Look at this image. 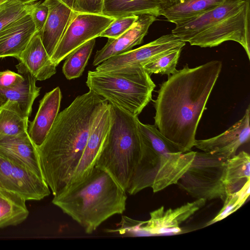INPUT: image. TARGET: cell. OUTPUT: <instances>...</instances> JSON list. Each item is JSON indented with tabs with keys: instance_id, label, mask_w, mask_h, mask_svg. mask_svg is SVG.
I'll return each instance as SVG.
<instances>
[{
	"instance_id": "6da1fadb",
	"label": "cell",
	"mask_w": 250,
	"mask_h": 250,
	"mask_svg": "<svg viewBox=\"0 0 250 250\" xmlns=\"http://www.w3.org/2000/svg\"><path fill=\"white\" fill-rule=\"evenodd\" d=\"M222 68L211 61L190 68L186 64L168 76L154 101L155 125L173 148L181 152L194 146L197 128Z\"/></svg>"
},
{
	"instance_id": "7a4b0ae2",
	"label": "cell",
	"mask_w": 250,
	"mask_h": 250,
	"mask_svg": "<svg viewBox=\"0 0 250 250\" xmlns=\"http://www.w3.org/2000/svg\"><path fill=\"white\" fill-rule=\"evenodd\" d=\"M108 103L91 90L77 96L58 113L44 141L37 147L42 176L54 196L68 185L94 121Z\"/></svg>"
},
{
	"instance_id": "3957f363",
	"label": "cell",
	"mask_w": 250,
	"mask_h": 250,
	"mask_svg": "<svg viewBox=\"0 0 250 250\" xmlns=\"http://www.w3.org/2000/svg\"><path fill=\"white\" fill-rule=\"evenodd\" d=\"M126 193L107 172L95 167L83 180L54 196L52 202L89 234L111 216L125 211Z\"/></svg>"
},
{
	"instance_id": "277c9868",
	"label": "cell",
	"mask_w": 250,
	"mask_h": 250,
	"mask_svg": "<svg viewBox=\"0 0 250 250\" xmlns=\"http://www.w3.org/2000/svg\"><path fill=\"white\" fill-rule=\"evenodd\" d=\"M109 105L111 125L95 167L107 172L126 191L143 157L144 144L138 116Z\"/></svg>"
},
{
	"instance_id": "5b68a950",
	"label": "cell",
	"mask_w": 250,
	"mask_h": 250,
	"mask_svg": "<svg viewBox=\"0 0 250 250\" xmlns=\"http://www.w3.org/2000/svg\"><path fill=\"white\" fill-rule=\"evenodd\" d=\"M86 84L109 104L135 116L152 100L156 86L142 65L107 72L89 71Z\"/></svg>"
},
{
	"instance_id": "8992f818",
	"label": "cell",
	"mask_w": 250,
	"mask_h": 250,
	"mask_svg": "<svg viewBox=\"0 0 250 250\" xmlns=\"http://www.w3.org/2000/svg\"><path fill=\"white\" fill-rule=\"evenodd\" d=\"M228 159L209 152H195L194 159L177 185L191 197L206 201L227 196L224 177Z\"/></svg>"
},
{
	"instance_id": "52a82bcc",
	"label": "cell",
	"mask_w": 250,
	"mask_h": 250,
	"mask_svg": "<svg viewBox=\"0 0 250 250\" xmlns=\"http://www.w3.org/2000/svg\"><path fill=\"white\" fill-rule=\"evenodd\" d=\"M138 125L142 138L150 145L158 158V171L151 187L153 192L177 184L190 166L196 151H177L155 125L139 121Z\"/></svg>"
},
{
	"instance_id": "ba28073f",
	"label": "cell",
	"mask_w": 250,
	"mask_h": 250,
	"mask_svg": "<svg viewBox=\"0 0 250 250\" xmlns=\"http://www.w3.org/2000/svg\"><path fill=\"white\" fill-rule=\"evenodd\" d=\"M250 0H246L238 12L217 22L188 42L191 45L212 47L226 41H235L243 47L250 60Z\"/></svg>"
},
{
	"instance_id": "9c48e42d",
	"label": "cell",
	"mask_w": 250,
	"mask_h": 250,
	"mask_svg": "<svg viewBox=\"0 0 250 250\" xmlns=\"http://www.w3.org/2000/svg\"><path fill=\"white\" fill-rule=\"evenodd\" d=\"M115 18L100 14L75 13L51 57L57 65L73 51L100 36Z\"/></svg>"
},
{
	"instance_id": "30bf717a",
	"label": "cell",
	"mask_w": 250,
	"mask_h": 250,
	"mask_svg": "<svg viewBox=\"0 0 250 250\" xmlns=\"http://www.w3.org/2000/svg\"><path fill=\"white\" fill-rule=\"evenodd\" d=\"M0 190L19 195L26 201H39L50 194L42 177L0 154Z\"/></svg>"
},
{
	"instance_id": "8fae6325",
	"label": "cell",
	"mask_w": 250,
	"mask_h": 250,
	"mask_svg": "<svg viewBox=\"0 0 250 250\" xmlns=\"http://www.w3.org/2000/svg\"><path fill=\"white\" fill-rule=\"evenodd\" d=\"M186 42L172 33L163 35L135 49L111 57L98 65L95 70L107 72L132 66H143L159 57L177 49Z\"/></svg>"
},
{
	"instance_id": "7c38bea8",
	"label": "cell",
	"mask_w": 250,
	"mask_h": 250,
	"mask_svg": "<svg viewBox=\"0 0 250 250\" xmlns=\"http://www.w3.org/2000/svg\"><path fill=\"white\" fill-rule=\"evenodd\" d=\"M111 125V114L110 105L108 103L96 118L79 163L63 191L83 180L95 167L106 140Z\"/></svg>"
},
{
	"instance_id": "4fadbf2b",
	"label": "cell",
	"mask_w": 250,
	"mask_h": 250,
	"mask_svg": "<svg viewBox=\"0 0 250 250\" xmlns=\"http://www.w3.org/2000/svg\"><path fill=\"white\" fill-rule=\"evenodd\" d=\"M206 200L196 199L175 208L161 207L150 212V218L141 221L138 234L174 235L182 232L180 225L202 208Z\"/></svg>"
},
{
	"instance_id": "5bb4252c",
	"label": "cell",
	"mask_w": 250,
	"mask_h": 250,
	"mask_svg": "<svg viewBox=\"0 0 250 250\" xmlns=\"http://www.w3.org/2000/svg\"><path fill=\"white\" fill-rule=\"evenodd\" d=\"M250 107L249 105L243 117L223 133L213 137L196 140L194 146L203 152L216 153L230 159L238 148L250 141Z\"/></svg>"
},
{
	"instance_id": "9a60e30c",
	"label": "cell",
	"mask_w": 250,
	"mask_h": 250,
	"mask_svg": "<svg viewBox=\"0 0 250 250\" xmlns=\"http://www.w3.org/2000/svg\"><path fill=\"white\" fill-rule=\"evenodd\" d=\"M48 16L39 32L42 43L50 58L74 14L75 0H43Z\"/></svg>"
},
{
	"instance_id": "2e32d148",
	"label": "cell",
	"mask_w": 250,
	"mask_h": 250,
	"mask_svg": "<svg viewBox=\"0 0 250 250\" xmlns=\"http://www.w3.org/2000/svg\"><path fill=\"white\" fill-rule=\"evenodd\" d=\"M246 0H225L219 5L186 21L176 24L171 33L185 42L221 20L236 13Z\"/></svg>"
},
{
	"instance_id": "e0dca14e",
	"label": "cell",
	"mask_w": 250,
	"mask_h": 250,
	"mask_svg": "<svg viewBox=\"0 0 250 250\" xmlns=\"http://www.w3.org/2000/svg\"><path fill=\"white\" fill-rule=\"evenodd\" d=\"M156 17L150 15H142L133 25L116 39H108L105 45L98 50L94 56L93 65L98 66L108 59L124 53L135 45L142 43L150 26Z\"/></svg>"
},
{
	"instance_id": "ac0fdd59",
	"label": "cell",
	"mask_w": 250,
	"mask_h": 250,
	"mask_svg": "<svg viewBox=\"0 0 250 250\" xmlns=\"http://www.w3.org/2000/svg\"><path fill=\"white\" fill-rule=\"evenodd\" d=\"M37 32L30 14L13 21L0 30V58L17 59Z\"/></svg>"
},
{
	"instance_id": "d6986e66",
	"label": "cell",
	"mask_w": 250,
	"mask_h": 250,
	"mask_svg": "<svg viewBox=\"0 0 250 250\" xmlns=\"http://www.w3.org/2000/svg\"><path fill=\"white\" fill-rule=\"evenodd\" d=\"M62 97L59 87L46 93L40 101L34 120L29 121L28 134L37 147L44 141L59 113Z\"/></svg>"
},
{
	"instance_id": "ffe728a7",
	"label": "cell",
	"mask_w": 250,
	"mask_h": 250,
	"mask_svg": "<svg viewBox=\"0 0 250 250\" xmlns=\"http://www.w3.org/2000/svg\"><path fill=\"white\" fill-rule=\"evenodd\" d=\"M17 59L19 62L17 66L27 70L36 81L48 79L56 72L57 65L51 60L38 31Z\"/></svg>"
},
{
	"instance_id": "44dd1931",
	"label": "cell",
	"mask_w": 250,
	"mask_h": 250,
	"mask_svg": "<svg viewBox=\"0 0 250 250\" xmlns=\"http://www.w3.org/2000/svg\"><path fill=\"white\" fill-rule=\"evenodd\" d=\"M0 154L43 177L37 146L27 131L0 141Z\"/></svg>"
},
{
	"instance_id": "7402d4cb",
	"label": "cell",
	"mask_w": 250,
	"mask_h": 250,
	"mask_svg": "<svg viewBox=\"0 0 250 250\" xmlns=\"http://www.w3.org/2000/svg\"><path fill=\"white\" fill-rule=\"evenodd\" d=\"M16 67L19 73L24 77V81L17 87L0 89V107L9 100L17 102L25 115L29 117L41 87L36 85L37 81L29 71L20 66L16 65Z\"/></svg>"
},
{
	"instance_id": "603a6c76",
	"label": "cell",
	"mask_w": 250,
	"mask_h": 250,
	"mask_svg": "<svg viewBox=\"0 0 250 250\" xmlns=\"http://www.w3.org/2000/svg\"><path fill=\"white\" fill-rule=\"evenodd\" d=\"M162 9L160 0H104L102 15L114 18L142 15L157 18Z\"/></svg>"
},
{
	"instance_id": "cb8c5ba5",
	"label": "cell",
	"mask_w": 250,
	"mask_h": 250,
	"mask_svg": "<svg viewBox=\"0 0 250 250\" xmlns=\"http://www.w3.org/2000/svg\"><path fill=\"white\" fill-rule=\"evenodd\" d=\"M28 118L18 102L7 101L0 107V141L27 131Z\"/></svg>"
},
{
	"instance_id": "d4e9b609",
	"label": "cell",
	"mask_w": 250,
	"mask_h": 250,
	"mask_svg": "<svg viewBox=\"0 0 250 250\" xmlns=\"http://www.w3.org/2000/svg\"><path fill=\"white\" fill-rule=\"evenodd\" d=\"M26 200L14 192L0 190V229L17 226L27 218Z\"/></svg>"
},
{
	"instance_id": "484cf974",
	"label": "cell",
	"mask_w": 250,
	"mask_h": 250,
	"mask_svg": "<svg viewBox=\"0 0 250 250\" xmlns=\"http://www.w3.org/2000/svg\"><path fill=\"white\" fill-rule=\"evenodd\" d=\"M225 0H181L177 3L163 9L161 15L175 24L209 10Z\"/></svg>"
},
{
	"instance_id": "4316f807",
	"label": "cell",
	"mask_w": 250,
	"mask_h": 250,
	"mask_svg": "<svg viewBox=\"0 0 250 250\" xmlns=\"http://www.w3.org/2000/svg\"><path fill=\"white\" fill-rule=\"evenodd\" d=\"M249 180L250 156L242 151L228 160L224 181L227 195L237 192Z\"/></svg>"
},
{
	"instance_id": "83f0119b",
	"label": "cell",
	"mask_w": 250,
	"mask_h": 250,
	"mask_svg": "<svg viewBox=\"0 0 250 250\" xmlns=\"http://www.w3.org/2000/svg\"><path fill=\"white\" fill-rule=\"evenodd\" d=\"M96 42L90 40L70 53L62 66V72L68 80L81 76L87 65Z\"/></svg>"
},
{
	"instance_id": "f1b7e54d",
	"label": "cell",
	"mask_w": 250,
	"mask_h": 250,
	"mask_svg": "<svg viewBox=\"0 0 250 250\" xmlns=\"http://www.w3.org/2000/svg\"><path fill=\"white\" fill-rule=\"evenodd\" d=\"M43 0H11L0 6V30L13 21L31 14L38 3Z\"/></svg>"
},
{
	"instance_id": "f546056e",
	"label": "cell",
	"mask_w": 250,
	"mask_h": 250,
	"mask_svg": "<svg viewBox=\"0 0 250 250\" xmlns=\"http://www.w3.org/2000/svg\"><path fill=\"white\" fill-rule=\"evenodd\" d=\"M250 180L237 192L227 194L222 209L214 218L206 224L205 227L224 219L241 207L250 196Z\"/></svg>"
},
{
	"instance_id": "4dcf8cb0",
	"label": "cell",
	"mask_w": 250,
	"mask_h": 250,
	"mask_svg": "<svg viewBox=\"0 0 250 250\" xmlns=\"http://www.w3.org/2000/svg\"><path fill=\"white\" fill-rule=\"evenodd\" d=\"M182 49H177L164 54L144 65L146 71L152 74L169 76L177 70L176 66Z\"/></svg>"
},
{
	"instance_id": "1f68e13d",
	"label": "cell",
	"mask_w": 250,
	"mask_h": 250,
	"mask_svg": "<svg viewBox=\"0 0 250 250\" xmlns=\"http://www.w3.org/2000/svg\"><path fill=\"white\" fill-rule=\"evenodd\" d=\"M139 16H130L115 18L101 34L100 37L116 39L129 29L135 23Z\"/></svg>"
},
{
	"instance_id": "d6a6232c",
	"label": "cell",
	"mask_w": 250,
	"mask_h": 250,
	"mask_svg": "<svg viewBox=\"0 0 250 250\" xmlns=\"http://www.w3.org/2000/svg\"><path fill=\"white\" fill-rule=\"evenodd\" d=\"M104 0H75L74 12L102 15Z\"/></svg>"
},
{
	"instance_id": "836d02e7",
	"label": "cell",
	"mask_w": 250,
	"mask_h": 250,
	"mask_svg": "<svg viewBox=\"0 0 250 250\" xmlns=\"http://www.w3.org/2000/svg\"><path fill=\"white\" fill-rule=\"evenodd\" d=\"M24 81L23 75L6 70L0 71V89L17 87Z\"/></svg>"
},
{
	"instance_id": "e575fe53",
	"label": "cell",
	"mask_w": 250,
	"mask_h": 250,
	"mask_svg": "<svg viewBox=\"0 0 250 250\" xmlns=\"http://www.w3.org/2000/svg\"><path fill=\"white\" fill-rule=\"evenodd\" d=\"M48 14V8L43 1H40L31 13L37 31L40 32L46 22Z\"/></svg>"
},
{
	"instance_id": "d590c367",
	"label": "cell",
	"mask_w": 250,
	"mask_h": 250,
	"mask_svg": "<svg viewBox=\"0 0 250 250\" xmlns=\"http://www.w3.org/2000/svg\"><path fill=\"white\" fill-rule=\"evenodd\" d=\"M180 0H160L162 3L163 9L168 8L176 4Z\"/></svg>"
},
{
	"instance_id": "8d00e7d4",
	"label": "cell",
	"mask_w": 250,
	"mask_h": 250,
	"mask_svg": "<svg viewBox=\"0 0 250 250\" xmlns=\"http://www.w3.org/2000/svg\"><path fill=\"white\" fill-rule=\"evenodd\" d=\"M11 0H0V6Z\"/></svg>"
}]
</instances>
